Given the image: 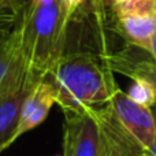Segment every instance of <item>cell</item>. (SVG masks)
Returning <instances> with one entry per match:
<instances>
[{"mask_svg":"<svg viewBox=\"0 0 156 156\" xmlns=\"http://www.w3.org/2000/svg\"><path fill=\"white\" fill-rule=\"evenodd\" d=\"M107 54L66 52L44 80L51 83L63 114L97 111L107 107L119 89Z\"/></svg>","mask_w":156,"mask_h":156,"instance_id":"obj_1","label":"cell"},{"mask_svg":"<svg viewBox=\"0 0 156 156\" xmlns=\"http://www.w3.org/2000/svg\"><path fill=\"white\" fill-rule=\"evenodd\" d=\"M19 41L32 70L44 80L66 54L69 18L60 0H27L16 15Z\"/></svg>","mask_w":156,"mask_h":156,"instance_id":"obj_2","label":"cell"},{"mask_svg":"<svg viewBox=\"0 0 156 156\" xmlns=\"http://www.w3.org/2000/svg\"><path fill=\"white\" fill-rule=\"evenodd\" d=\"M16 32L18 41L12 59L0 81V154L18 138L16 133L25 100L36 83L41 81L32 70L29 60L22 51L18 26Z\"/></svg>","mask_w":156,"mask_h":156,"instance_id":"obj_3","label":"cell"},{"mask_svg":"<svg viewBox=\"0 0 156 156\" xmlns=\"http://www.w3.org/2000/svg\"><path fill=\"white\" fill-rule=\"evenodd\" d=\"M104 138L94 111L65 114L63 156H101Z\"/></svg>","mask_w":156,"mask_h":156,"instance_id":"obj_4","label":"cell"},{"mask_svg":"<svg viewBox=\"0 0 156 156\" xmlns=\"http://www.w3.org/2000/svg\"><path fill=\"white\" fill-rule=\"evenodd\" d=\"M111 107L125 130L144 149L156 143V116L152 108L136 103L121 89L114 94Z\"/></svg>","mask_w":156,"mask_h":156,"instance_id":"obj_5","label":"cell"},{"mask_svg":"<svg viewBox=\"0 0 156 156\" xmlns=\"http://www.w3.org/2000/svg\"><path fill=\"white\" fill-rule=\"evenodd\" d=\"M54 104H56V97L51 83L47 80L38 81L25 100L16 133L18 138L43 123Z\"/></svg>","mask_w":156,"mask_h":156,"instance_id":"obj_6","label":"cell"},{"mask_svg":"<svg viewBox=\"0 0 156 156\" xmlns=\"http://www.w3.org/2000/svg\"><path fill=\"white\" fill-rule=\"evenodd\" d=\"M115 29L130 45L151 54V43L156 32L155 14H115Z\"/></svg>","mask_w":156,"mask_h":156,"instance_id":"obj_7","label":"cell"},{"mask_svg":"<svg viewBox=\"0 0 156 156\" xmlns=\"http://www.w3.org/2000/svg\"><path fill=\"white\" fill-rule=\"evenodd\" d=\"M126 93L141 105L149 108L156 105V86L148 80H133L132 86Z\"/></svg>","mask_w":156,"mask_h":156,"instance_id":"obj_8","label":"cell"},{"mask_svg":"<svg viewBox=\"0 0 156 156\" xmlns=\"http://www.w3.org/2000/svg\"><path fill=\"white\" fill-rule=\"evenodd\" d=\"M16 41H18V32H16V26L14 23L12 29L4 37L0 38V81L4 77L5 71L11 63L16 47Z\"/></svg>","mask_w":156,"mask_h":156,"instance_id":"obj_9","label":"cell"},{"mask_svg":"<svg viewBox=\"0 0 156 156\" xmlns=\"http://www.w3.org/2000/svg\"><path fill=\"white\" fill-rule=\"evenodd\" d=\"M27 0H0V18H15Z\"/></svg>","mask_w":156,"mask_h":156,"instance_id":"obj_10","label":"cell"},{"mask_svg":"<svg viewBox=\"0 0 156 156\" xmlns=\"http://www.w3.org/2000/svg\"><path fill=\"white\" fill-rule=\"evenodd\" d=\"M60 2H62L66 16L69 18V22H70V19L76 15V12L81 8V5L85 3V0H60Z\"/></svg>","mask_w":156,"mask_h":156,"instance_id":"obj_11","label":"cell"},{"mask_svg":"<svg viewBox=\"0 0 156 156\" xmlns=\"http://www.w3.org/2000/svg\"><path fill=\"white\" fill-rule=\"evenodd\" d=\"M15 18H0V38L4 37L11 29H12L14 23H15Z\"/></svg>","mask_w":156,"mask_h":156,"instance_id":"obj_12","label":"cell"},{"mask_svg":"<svg viewBox=\"0 0 156 156\" xmlns=\"http://www.w3.org/2000/svg\"><path fill=\"white\" fill-rule=\"evenodd\" d=\"M143 156H156V143L154 144V145L149 147V148L144 149Z\"/></svg>","mask_w":156,"mask_h":156,"instance_id":"obj_13","label":"cell"},{"mask_svg":"<svg viewBox=\"0 0 156 156\" xmlns=\"http://www.w3.org/2000/svg\"><path fill=\"white\" fill-rule=\"evenodd\" d=\"M151 55H152V58L156 60V32L154 34V38H152V43H151Z\"/></svg>","mask_w":156,"mask_h":156,"instance_id":"obj_14","label":"cell"},{"mask_svg":"<svg viewBox=\"0 0 156 156\" xmlns=\"http://www.w3.org/2000/svg\"><path fill=\"white\" fill-rule=\"evenodd\" d=\"M112 4H118V3H122V2H125V0H110Z\"/></svg>","mask_w":156,"mask_h":156,"instance_id":"obj_15","label":"cell"},{"mask_svg":"<svg viewBox=\"0 0 156 156\" xmlns=\"http://www.w3.org/2000/svg\"><path fill=\"white\" fill-rule=\"evenodd\" d=\"M152 110H154V112H155V116H156V105H155V107H152Z\"/></svg>","mask_w":156,"mask_h":156,"instance_id":"obj_16","label":"cell"},{"mask_svg":"<svg viewBox=\"0 0 156 156\" xmlns=\"http://www.w3.org/2000/svg\"><path fill=\"white\" fill-rule=\"evenodd\" d=\"M58 156H63V155H58Z\"/></svg>","mask_w":156,"mask_h":156,"instance_id":"obj_17","label":"cell"}]
</instances>
